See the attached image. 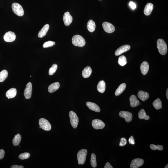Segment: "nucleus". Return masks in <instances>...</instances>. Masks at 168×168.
<instances>
[{"mask_svg": "<svg viewBox=\"0 0 168 168\" xmlns=\"http://www.w3.org/2000/svg\"><path fill=\"white\" fill-rule=\"evenodd\" d=\"M100 1H101V0H100Z\"/></svg>", "mask_w": 168, "mask_h": 168, "instance_id": "49530a36", "label": "nucleus"}, {"mask_svg": "<svg viewBox=\"0 0 168 168\" xmlns=\"http://www.w3.org/2000/svg\"><path fill=\"white\" fill-rule=\"evenodd\" d=\"M63 20L65 26H68L73 21V18L69 12H65L63 16Z\"/></svg>", "mask_w": 168, "mask_h": 168, "instance_id": "4468645a", "label": "nucleus"}, {"mask_svg": "<svg viewBox=\"0 0 168 168\" xmlns=\"http://www.w3.org/2000/svg\"><path fill=\"white\" fill-rule=\"evenodd\" d=\"M88 30L91 32L95 31L96 28L95 23L93 20H90L88 22L87 25Z\"/></svg>", "mask_w": 168, "mask_h": 168, "instance_id": "bb28decb", "label": "nucleus"}, {"mask_svg": "<svg viewBox=\"0 0 168 168\" xmlns=\"http://www.w3.org/2000/svg\"><path fill=\"white\" fill-rule=\"evenodd\" d=\"M168 89H167V91H166V97H167V99H168Z\"/></svg>", "mask_w": 168, "mask_h": 168, "instance_id": "37998d69", "label": "nucleus"}, {"mask_svg": "<svg viewBox=\"0 0 168 168\" xmlns=\"http://www.w3.org/2000/svg\"><path fill=\"white\" fill-rule=\"evenodd\" d=\"M32 85L31 82H29L26 85L24 91V95L26 99H29L32 96Z\"/></svg>", "mask_w": 168, "mask_h": 168, "instance_id": "0eeeda50", "label": "nucleus"}, {"mask_svg": "<svg viewBox=\"0 0 168 168\" xmlns=\"http://www.w3.org/2000/svg\"><path fill=\"white\" fill-rule=\"evenodd\" d=\"M129 100L130 105L131 107H135L139 106L140 102L136 96L134 95H131L130 97Z\"/></svg>", "mask_w": 168, "mask_h": 168, "instance_id": "dca6fc26", "label": "nucleus"}, {"mask_svg": "<svg viewBox=\"0 0 168 168\" xmlns=\"http://www.w3.org/2000/svg\"><path fill=\"white\" fill-rule=\"evenodd\" d=\"M153 106L155 109L157 110H159L162 108V102L160 99L159 98L157 99L153 102Z\"/></svg>", "mask_w": 168, "mask_h": 168, "instance_id": "c85d7f7f", "label": "nucleus"}, {"mask_svg": "<svg viewBox=\"0 0 168 168\" xmlns=\"http://www.w3.org/2000/svg\"><path fill=\"white\" fill-rule=\"evenodd\" d=\"M97 88L99 92L103 93L106 90V83L104 81H100L97 85Z\"/></svg>", "mask_w": 168, "mask_h": 168, "instance_id": "b1692460", "label": "nucleus"}, {"mask_svg": "<svg viewBox=\"0 0 168 168\" xmlns=\"http://www.w3.org/2000/svg\"><path fill=\"white\" fill-rule=\"evenodd\" d=\"M138 96L141 101H145L149 98V94L147 92L140 91L138 93Z\"/></svg>", "mask_w": 168, "mask_h": 168, "instance_id": "aec40b11", "label": "nucleus"}, {"mask_svg": "<svg viewBox=\"0 0 168 168\" xmlns=\"http://www.w3.org/2000/svg\"><path fill=\"white\" fill-rule=\"evenodd\" d=\"M57 65L56 64H54L49 70V74L50 75H52L55 73L57 69Z\"/></svg>", "mask_w": 168, "mask_h": 168, "instance_id": "473e14b6", "label": "nucleus"}, {"mask_svg": "<svg viewBox=\"0 0 168 168\" xmlns=\"http://www.w3.org/2000/svg\"><path fill=\"white\" fill-rule=\"evenodd\" d=\"M30 156V154L29 153L26 152V153L21 154L18 157L20 159L23 160L28 159L29 158Z\"/></svg>", "mask_w": 168, "mask_h": 168, "instance_id": "c9c22d12", "label": "nucleus"}, {"mask_svg": "<svg viewBox=\"0 0 168 168\" xmlns=\"http://www.w3.org/2000/svg\"><path fill=\"white\" fill-rule=\"evenodd\" d=\"M92 124L93 127L96 130L102 129L105 126V123L99 119H95L92 120Z\"/></svg>", "mask_w": 168, "mask_h": 168, "instance_id": "9d476101", "label": "nucleus"}, {"mask_svg": "<svg viewBox=\"0 0 168 168\" xmlns=\"http://www.w3.org/2000/svg\"><path fill=\"white\" fill-rule=\"evenodd\" d=\"M127 143V141L125 138H122L121 139V141L119 145L121 147L125 146Z\"/></svg>", "mask_w": 168, "mask_h": 168, "instance_id": "e433bc0d", "label": "nucleus"}, {"mask_svg": "<svg viewBox=\"0 0 168 168\" xmlns=\"http://www.w3.org/2000/svg\"><path fill=\"white\" fill-rule=\"evenodd\" d=\"M60 87V84L56 82L50 85L48 87V91L50 93H53L57 90Z\"/></svg>", "mask_w": 168, "mask_h": 168, "instance_id": "6ab92c4d", "label": "nucleus"}, {"mask_svg": "<svg viewBox=\"0 0 168 168\" xmlns=\"http://www.w3.org/2000/svg\"><path fill=\"white\" fill-rule=\"evenodd\" d=\"M90 163L92 167L96 168L97 167L96 157L95 153H92L91 155Z\"/></svg>", "mask_w": 168, "mask_h": 168, "instance_id": "7c9ffc66", "label": "nucleus"}, {"mask_svg": "<svg viewBox=\"0 0 168 168\" xmlns=\"http://www.w3.org/2000/svg\"><path fill=\"white\" fill-rule=\"evenodd\" d=\"M157 47L159 53L162 55H165L167 52V44L162 39H158L157 42Z\"/></svg>", "mask_w": 168, "mask_h": 168, "instance_id": "f257e3e1", "label": "nucleus"}, {"mask_svg": "<svg viewBox=\"0 0 168 168\" xmlns=\"http://www.w3.org/2000/svg\"><path fill=\"white\" fill-rule=\"evenodd\" d=\"M118 63L119 65L122 66H123L126 65L127 63L126 57L124 55L120 56L119 58Z\"/></svg>", "mask_w": 168, "mask_h": 168, "instance_id": "2f4dec72", "label": "nucleus"}, {"mask_svg": "<svg viewBox=\"0 0 168 168\" xmlns=\"http://www.w3.org/2000/svg\"><path fill=\"white\" fill-rule=\"evenodd\" d=\"M130 48H131V46L129 45H122L116 50L115 54L116 56L120 55L122 53L129 51Z\"/></svg>", "mask_w": 168, "mask_h": 168, "instance_id": "ddd939ff", "label": "nucleus"}, {"mask_svg": "<svg viewBox=\"0 0 168 168\" xmlns=\"http://www.w3.org/2000/svg\"><path fill=\"white\" fill-rule=\"evenodd\" d=\"M126 84L125 83H122L121 84L118 88L116 89L115 93V95L118 96L121 95L126 89Z\"/></svg>", "mask_w": 168, "mask_h": 168, "instance_id": "393cba45", "label": "nucleus"}, {"mask_svg": "<svg viewBox=\"0 0 168 168\" xmlns=\"http://www.w3.org/2000/svg\"><path fill=\"white\" fill-rule=\"evenodd\" d=\"M5 154V151L3 149L0 150V160L3 159L4 158Z\"/></svg>", "mask_w": 168, "mask_h": 168, "instance_id": "58836bf2", "label": "nucleus"}, {"mask_svg": "<svg viewBox=\"0 0 168 168\" xmlns=\"http://www.w3.org/2000/svg\"><path fill=\"white\" fill-rule=\"evenodd\" d=\"M49 28V25L47 24L42 28V29L39 32L38 37L40 38H42L46 35Z\"/></svg>", "mask_w": 168, "mask_h": 168, "instance_id": "5701e85b", "label": "nucleus"}, {"mask_svg": "<svg viewBox=\"0 0 168 168\" xmlns=\"http://www.w3.org/2000/svg\"><path fill=\"white\" fill-rule=\"evenodd\" d=\"M138 117L140 119H144L148 120L150 118V117L146 114L145 111L144 109H141L138 113Z\"/></svg>", "mask_w": 168, "mask_h": 168, "instance_id": "a878e982", "label": "nucleus"}, {"mask_svg": "<svg viewBox=\"0 0 168 168\" xmlns=\"http://www.w3.org/2000/svg\"><path fill=\"white\" fill-rule=\"evenodd\" d=\"M12 7V11L16 15L19 16H22L24 15V11L23 8L18 3H13Z\"/></svg>", "mask_w": 168, "mask_h": 168, "instance_id": "39448f33", "label": "nucleus"}, {"mask_svg": "<svg viewBox=\"0 0 168 168\" xmlns=\"http://www.w3.org/2000/svg\"><path fill=\"white\" fill-rule=\"evenodd\" d=\"M87 150L83 149L79 151L77 154L78 163L79 164H84L85 163L87 157Z\"/></svg>", "mask_w": 168, "mask_h": 168, "instance_id": "7ed1b4c3", "label": "nucleus"}, {"mask_svg": "<svg viewBox=\"0 0 168 168\" xmlns=\"http://www.w3.org/2000/svg\"><path fill=\"white\" fill-rule=\"evenodd\" d=\"M150 147L152 150H157L161 151L163 150V147L161 145H156L153 144H150Z\"/></svg>", "mask_w": 168, "mask_h": 168, "instance_id": "f704fd0d", "label": "nucleus"}, {"mask_svg": "<svg viewBox=\"0 0 168 168\" xmlns=\"http://www.w3.org/2000/svg\"><path fill=\"white\" fill-rule=\"evenodd\" d=\"M86 105L89 109L96 112H99L101 111V109L99 106L96 104L92 102H88L86 103Z\"/></svg>", "mask_w": 168, "mask_h": 168, "instance_id": "2eb2a0df", "label": "nucleus"}, {"mask_svg": "<svg viewBox=\"0 0 168 168\" xmlns=\"http://www.w3.org/2000/svg\"><path fill=\"white\" fill-rule=\"evenodd\" d=\"M71 124L74 128L77 127L79 122V119L76 114L73 111H70L69 113Z\"/></svg>", "mask_w": 168, "mask_h": 168, "instance_id": "20e7f679", "label": "nucleus"}, {"mask_svg": "<svg viewBox=\"0 0 168 168\" xmlns=\"http://www.w3.org/2000/svg\"><path fill=\"white\" fill-rule=\"evenodd\" d=\"M16 37L15 34L14 32L9 31L5 34L4 39L6 42H11L15 40Z\"/></svg>", "mask_w": 168, "mask_h": 168, "instance_id": "f8f14e48", "label": "nucleus"}, {"mask_svg": "<svg viewBox=\"0 0 168 168\" xmlns=\"http://www.w3.org/2000/svg\"><path fill=\"white\" fill-rule=\"evenodd\" d=\"M8 75L7 70H3L0 72V82H3L7 78Z\"/></svg>", "mask_w": 168, "mask_h": 168, "instance_id": "c756f323", "label": "nucleus"}, {"mask_svg": "<svg viewBox=\"0 0 168 168\" xmlns=\"http://www.w3.org/2000/svg\"><path fill=\"white\" fill-rule=\"evenodd\" d=\"M72 42L75 46L80 47L84 46L86 44L85 40L84 38L78 35L73 36Z\"/></svg>", "mask_w": 168, "mask_h": 168, "instance_id": "f03ea898", "label": "nucleus"}, {"mask_svg": "<svg viewBox=\"0 0 168 168\" xmlns=\"http://www.w3.org/2000/svg\"><path fill=\"white\" fill-rule=\"evenodd\" d=\"M24 167L22 166H18L17 165H14L12 166L11 168H23Z\"/></svg>", "mask_w": 168, "mask_h": 168, "instance_id": "79ce46f5", "label": "nucleus"}, {"mask_svg": "<svg viewBox=\"0 0 168 168\" xmlns=\"http://www.w3.org/2000/svg\"><path fill=\"white\" fill-rule=\"evenodd\" d=\"M102 26L104 30L108 33H112L115 30L114 26L111 23L107 22H104L102 24Z\"/></svg>", "mask_w": 168, "mask_h": 168, "instance_id": "1a4fd4ad", "label": "nucleus"}, {"mask_svg": "<svg viewBox=\"0 0 168 168\" xmlns=\"http://www.w3.org/2000/svg\"><path fill=\"white\" fill-rule=\"evenodd\" d=\"M104 168H113V167L111 165L109 162L106 163L104 167Z\"/></svg>", "mask_w": 168, "mask_h": 168, "instance_id": "a19ab883", "label": "nucleus"}, {"mask_svg": "<svg viewBox=\"0 0 168 168\" xmlns=\"http://www.w3.org/2000/svg\"><path fill=\"white\" fill-rule=\"evenodd\" d=\"M55 42L52 41H48L44 43L43 46L44 48H47L48 47H52L55 45Z\"/></svg>", "mask_w": 168, "mask_h": 168, "instance_id": "72a5a7b5", "label": "nucleus"}, {"mask_svg": "<svg viewBox=\"0 0 168 168\" xmlns=\"http://www.w3.org/2000/svg\"><path fill=\"white\" fill-rule=\"evenodd\" d=\"M128 141L129 142V143L130 144L134 145L135 144L134 138L132 136H131V137L129 139Z\"/></svg>", "mask_w": 168, "mask_h": 168, "instance_id": "4c0bfd02", "label": "nucleus"}, {"mask_svg": "<svg viewBox=\"0 0 168 168\" xmlns=\"http://www.w3.org/2000/svg\"><path fill=\"white\" fill-rule=\"evenodd\" d=\"M149 65L148 63L146 61L143 62L141 64L140 70L141 73L143 75H146L149 70Z\"/></svg>", "mask_w": 168, "mask_h": 168, "instance_id": "f3484780", "label": "nucleus"}, {"mask_svg": "<svg viewBox=\"0 0 168 168\" xmlns=\"http://www.w3.org/2000/svg\"><path fill=\"white\" fill-rule=\"evenodd\" d=\"M168 168V165L167 164L165 166V168Z\"/></svg>", "mask_w": 168, "mask_h": 168, "instance_id": "c03bdc74", "label": "nucleus"}, {"mask_svg": "<svg viewBox=\"0 0 168 168\" xmlns=\"http://www.w3.org/2000/svg\"><path fill=\"white\" fill-rule=\"evenodd\" d=\"M92 70L90 67H86L84 69L82 72V76L84 78H87L89 77L91 74Z\"/></svg>", "mask_w": 168, "mask_h": 168, "instance_id": "4be33fe9", "label": "nucleus"}, {"mask_svg": "<svg viewBox=\"0 0 168 168\" xmlns=\"http://www.w3.org/2000/svg\"><path fill=\"white\" fill-rule=\"evenodd\" d=\"M119 115L120 117L124 119L125 121L127 122H129L132 120V114L128 111H120L119 113Z\"/></svg>", "mask_w": 168, "mask_h": 168, "instance_id": "6e6552de", "label": "nucleus"}, {"mask_svg": "<svg viewBox=\"0 0 168 168\" xmlns=\"http://www.w3.org/2000/svg\"><path fill=\"white\" fill-rule=\"evenodd\" d=\"M129 6L132 9H134L136 8V5L134 2L132 1L130 2L129 3Z\"/></svg>", "mask_w": 168, "mask_h": 168, "instance_id": "ea45409f", "label": "nucleus"}, {"mask_svg": "<svg viewBox=\"0 0 168 168\" xmlns=\"http://www.w3.org/2000/svg\"><path fill=\"white\" fill-rule=\"evenodd\" d=\"M21 139V136L19 134L16 135L14 138L12 143L13 145L15 146H17L19 145Z\"/></svg>", "mask_w": 168, "mask_h": 168, "instance_id": "cd10ccee", "label": "nucleus"}, {"mask_svg": "<svg viewBox=\"0 0 168 168\" xmlns=\"http://www.w3.org/2000/svg\"><path fill=\"white\" fill-rule=\"evenodd\" d=\"M153 9V5L151 3H149L146 5L144 9V12L146 15H150Z\"/></svg>", "mask_w": 168, "mask_h": 168, "instance_id": "a211bd4d", "label": "nucleus"}, {"mask_svg": "<svg viewBox=\"0 0 168 168\" xmlns=\"http://www.w3.org/2000/svg\"><path fill=\"white\" fill-rule=\"evenodd\" d=\"M17 94L16 89L15 88L9 89L6 94V96L8 99L12 98L15 97Z\"/></svg>", "mask_w": 168, "mask_h": 168, "instance_id": "412c9836", "label": "nucleus"}, {"mask_svg": "<svg viewBox=\"0 0 168 168\" xmlns=\"http://www.w3.org/2000/svg\"><path fill=\"white\" fill-rule=\"evenodd\" d=\"M40 128H41V127L40 126Z\"/></svg>", "mask_w": 168, "mask_h": 168, "instance_id": "a18cd8bd", "label": "nucleus"}, {"mask_svg": "<svg viewBox=\"0 0 168 168\" xmlns=\"http://www.w3.org/2000/svg\"><path fill=\"white\" fill-rule=\"evenodd\" d=\"M144 161L141 158H136L131 161L130 167L131 168H138L143 164Z\"/></svg>", "mask_w": 168, "mask_h": 168, "instance_id": "9b49d317", "label": "nucleus"}, {"mask_svg": "<svg viewBox=\"0 0 168 168\" xmlns=\"http://www.w3.org/2000/svg\"><path fill=\"white\" fill-rule=\"evenodd\" d=\"M39 123L41 128L45 131H49L51 129V124L46 119L43 118L40 119L39 120Z\"/></svg>", "mask_w": 168, "mask_h": 168, "instance_id": "423d86ee", "label": "nucleus"}]
</instances>
